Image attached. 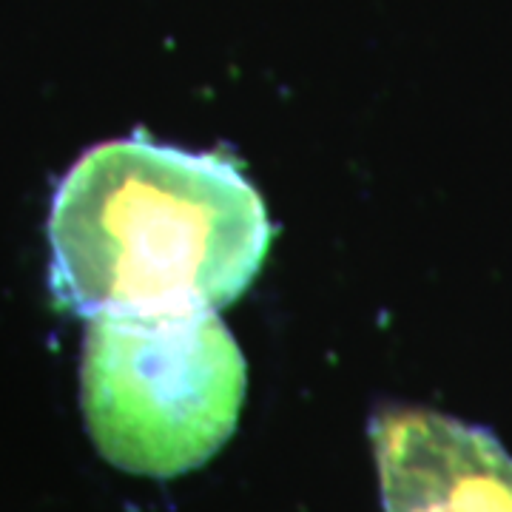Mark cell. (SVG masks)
<instances>
[{
	"instance_id": "1",
	"label": "cell",
	"mask_w": 512,
	"mask_h": 512,
	"mask_svg": "<svg viewBox=\"0 0 512 512\" xmlns=\"http://www.w3.org/2000/svg\"><path fill=\"white\" fill-rule=\"evenodd\" d=\"M271 237L265 202L228 154L114 140L57 188L52 291L86 319L217 311L251 288Z\"/></svg>"
},
{
	"instance_id": "2",
	"label": "cell",
	"mask_w": 512,
	"mask_h": 512,
	"mask_svg": "<svg viewBox=\"0 0 512 512\" xmlns=\"http://www.w3.org/2000/svg\"><path fill=\"white\" fill-rule=\"evenodd\" d=\"M248 367L217 311L89 319L83 413L100 456L134 476L202 467L237 430Z\"/></svg>"
},
{
	"instance_id": "3",
	"label": "cell",
	"mask_w": 512,
	"mask_h": 512,
	"mask_svg": "<svg viewBox=\"0 0 512 512\" xmlns=\"http://www.w3.org/2000/svg\"><path fill=\"white\" fill-rule=\"evenodd\" d=\"M370 439L384 512H512V458L490 433L390 407L373 419Z\"/></svg>"
}]
</instances>
